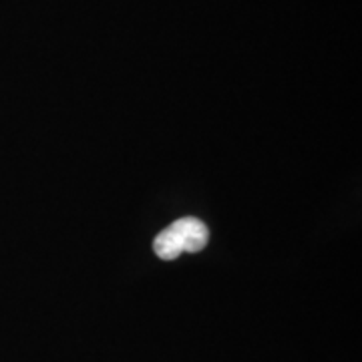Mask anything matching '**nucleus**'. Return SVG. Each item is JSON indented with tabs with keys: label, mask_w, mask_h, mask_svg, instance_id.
Returning a JSON list of instances; mask_svg holds the SVG:
<instances>
[{
	"label": "nucleus",
	"mask_w": 362,
	"mask_h": 362,
	"mask_svg": "<svg viewBox=\"0 0 362 362\" xmlns=\"http://www.w3.org/2000/svg\"><path fill=\"white\" fill-rule=\"evenodd\" d=\"M171 228L180 235L183 252H199L207 244L209 233L204 221L195 220V218H183V220L173 221Z\"/></svg>",
	"instance_id": "f257e3e1"
},
{
	"label": "nucleus",
	"mask_w": 362,
	"mask_h": 362,
	"mask_svg": "<svg viewBox=\"0 0 362 362\" xmlns=\"http://www.w3.org/2000/svg\"><path fill=\"white\" fill-rule=\"evenodd\" d=\"M153 250H156V254L161 259H175L183 252V246H181L180 235L169 226L161 233H157L156 242H153Z\"/></svg>",
	"instance_id": "f03ea898"
}]
</instances>
